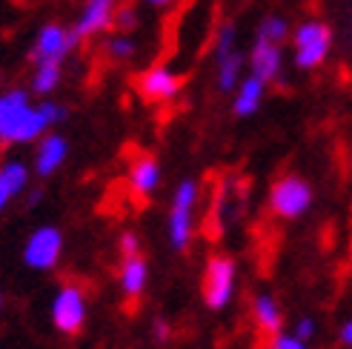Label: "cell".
<instances>
[{
    "label": "cell",
    "mask_w": 352,
    "mask_h": 349,
    "mask_svg": "<svg viewBox=\"0 0 352 349\" xmlns=\"http://www.w3.org/2000/svg\"><path fill=\"white\" fill-rule=\"evenodd\" d=\"M63 117L66 106L55 98H43L34 103L29 89H21V86L0 92V132H3L6 146L38 144Z\"/></svg>",
    "instance_id": "6da1fadb"
},
{
    "label": "cell",
    "mask_w": 352,
    "mask_h": 349,
    "mask_svg": "<svg viewBox=\"0 0 352 349\" xmlns=\"http://www.w3.org/2000/svg\"><path fill=\"white\" fill-rule=\"evenodd\" d=\"M201 201V183L195 178H184L172 189L169 212H166V240L175 252H186L195 240V215Z\"/></svg>",
    "instance_id": "7a4b0ae2"
},
{
    "label": "cell",
    "mask_w": 352,
    "mask_h": 349,
    "mask_svg": "<svg viewBox=\"0 0 352 349\" xmlns=\"http://www.w3.org/2000/svg\"><path fill=\"white\" fill-rule=\"evenodd\" d=\"M289 43H292V63L301 72H315L318 66L327 63L332 52V26L318 21V17H309V21L292 29Z\"/></svg>",
    "instance_id": "3957f363"
},
{
    "label": "cell",
    "mask_w": 352,
    "mask_h": 349,
    "mask_svg": "<svg viewBox=\"0 0 352 349\" xmlns=\"http://www.w3.org/2000/svg\"><path fill=\"white\" fill-rule=\"evenodd\" d=\"M204 304L212 312H223L238 292V260L232 255H212L204 267Z\"/></svg>",
    "instance_id": "277c9868"
},
{
    "label": "cell",
    "mask_w": 352,
    "mask_h": 349,
    "mask_svg": "<svg viewBox=\"0 0 352 349\" xmlns=\"http://www.w3.org/2000/svg\"><path fill=\"white\" fill-rule=\"evenodd\" d=\"M315 201L312 183L301 174H280L270 189V212L280 221H298L304 218Z\"/></svg>",
    "instance_id": "5b68a950"
},
{
    "label": "cell",
    "mask_w": 352,
    "mask_h": 349,
    "mask_svg": "<svg viewBox=\"0 0 352 349\" xmlns=\"http://www.w3.org/2000/svg\"><path fill=\"white\" fill-rule=\"evenodd\" d=\"M49 318L52 326L58 329L60 335H80L86 318H89V301H86V289L80 284H60L55 298L49 306Z\"/></svg>",
    "instance_id": "8992f818"
},
{
    "label": "cell",
    "mask_w": 352,
    "mask_h": 349,
    "mask_svg": "<svg viewBox=\"0 0 352 349\" xmlns=\"http://www.w3.org/2000/svg\"><path fill=\"white\" fill-rule=\"evenodd\" d=\"M63 258V232L55 223L38 226L23 243V264L34 272H52Z\"/></svg>",
    "instance_id": "52a82bcc"
},
{
    "label": "cell",
    "mask_w": 352,
    "mask_h": 349,
    "mask_svg": "<svg viewBox=\"0 0 352 349\" xmlns=\"http://www.w3.org/2000/svg\"><path fill=\"white\" fill-rule=\"evenodd\" d=\"M80 43L75 29H69L63 23H46L38 29L32 41V63H63L72 49Z\"/></svg>",
    "instance_id": "ba28073f"
},
{
    "label": "cell",
    "mask_w": 352,
    "mask_h": 349,
    "mask_svg": "<svg viewBox=\"0 0 352 349\" xmlns=\"http://www.w3.org/2000/svg\"><path fill=\"white\" fill-rule=\"evenodd\" d=\"M184 78L169 63H155L138 75V95L146 103H169L178 98Z\"/></svg>",
    "instance_id": "9c48e42d"
},
{
    "label": "cell",
    "mask_w": 352,
    "mask_h": 349,
    "mask_svg": "<svg viewBox=\"0 0 352 349\" xmlns=\"http://www.w3.org/2000/svg\"><path fill=\"white\" fill-rule=\"evenodd\" d=\"M115 12H118V0H86L72 29L80 41H92L109 26H115Z\"/></svg>",
    "instance_id": "30bf717a"
},
{
    "label": "cell",
    "mask_w": 352,
    "mask_h": 349,
    "mask_svg": "<svg viewBox=\"0 0 352 349\" xmlns=\"http://www.w3.org/2000/svg\"><path fill=\"white\" fill-rule=\"evenodd\" d=\"M69 158V141L60 132H46L38 144H34V158H32V172L38 178H52L55 172H60V166Z\"/></svg>",
    "instance_id": "8fae6325"
},
{
    "label": "cell",
    "mask_w": 352,
    "mask_h": 349,
    "mask_svg": "<svg viewBox=\"0 0 352 349\" xmlns=\"http://www.w3.org/2000/svg\"><path fill=\"white\" fill-rule=\"evenodd\" d=\"M246 63H250V72L258 75L261 80L280 83V78H284V46L255 38L252 52H250V58H246Z\"/></svg>",
    "instance_id": "7c38bea8"
},
{
    "label": "cell",
    "mask_w": 352,
    "mask_h": 349,
    "mask_svg": "<svg viewBox=\"0 0 352 349\" xmlns=\"http://www.w3.org/2000/svg\"><path fill=\"white\" fill-rule=\"evenodd\" d=\"M126 183L135 198H152L157 186H161V164H157L152 155H138L129 166Z\"/></svg>",
    "instance_id": "4fadbf2b"
},
{
    "label": "cell",
    "mask_w": 352,
    "mask_h": 349,
    "mask_svg": "<svg viewBox=\"0 0 352 349\" xmlns=\"http://www.w3.org/2000/svg\"><path fill=\"white\" fill-rule=\"evenodd\" d=\"M118 286L126 301H138L140 295L149 286V264L144 255H132L120 260V272H118Z\"/></svg>",
    "instance_id": "5bb4252c"
},
{
    "label": "cell",
    "mask_w": 352,
    "mask_h": 349,
    "mask_svg": "<svg viewBox=\"0 0 352 349\" xmlns=\"http://www.w3.org/2000/svg\"><path fill=\"white\" fill-rule=\"evenodd\" d=\"M267 80H261L258 75H243L241 83L235 86V100H232V115L235 117H252L258 115V109L263 106V98H267Z\"/></svg>",
    "instance_id": "9a60e30c"
},
{
    "label": "cell",
    "mask_w": 352,
    "mask_h": 349,
    "mask_svg": "<svg viewBox=\"0 0 352 349\" xmlns=\"http://www.w3.org/2000/svg\"><path fill=\"white\" fill-rule=\"evenodd\" d=\"M252 321L263 335H275L284 326V309L275 301V295L270 292H258L252 298Z\"/></svg>",
    "instance_id": "2e32d148"
},
{
    "label": "cell",
    "mask_w": 352,
    "mask_h": 349,
    "mask_svg": "<svg viewBox=\"0 0 352 349\" xmlns=\"http://www.w3.org/2000/svg\"><path fill=\"white\" fill-rule=\"evenodd\" d=\"M243 66H246V58L241 55V49H235L226 58L215 60V86H218V92H235V86L243 78Z\"/></svg>",
    "instance_id": "e0dca14e"
},
{
    "label": "cell",
    "mask_w": 352,
    "mask_h": 349,
    "mask_svg": "<svg viewBox=\"0 0 352 349\" xmlns=\"http://www.w3.org/2000/svg\"><path fill=\"white\" fill-rule=\"evenodd\" d=\"M60 80H63V63H34L29 89H32V95L49 98V95L58 92Z\"/></svg>",
    "instance_id": "ac0fdd59"
},
{
    "label": "cell",
    "mask_w": 352,
    "mask_h": 349,
    "mask_svg": "<svg viewBox=\"0 0 352 349\" xmlns=\"http://www.w3.org/2000/svg\"><path fill=\"white\" fill-rule=\"evenodd\" d=\"M32 174L34 172L29 169L26 161L12 158V161L0 164V183H3L14 198H21V195H26V192H29V178H32Z\"/></svg>",
    "instance_id": "d6986e66"
},
{
    "label": "cell",
    "mask_w": 352,
    "mask_h": 349,
    "mask_svg": "<svg viewBox=\"0 0 352 349\" xmlns=\"http://www.w3.org/2000/svg\"><path fill=\"white\" fill-rule=\"evenodd\" d=\"M289 21L284 14H267L263 21L258 23V32H255V38L258 41H270V43H278V46H284L289 41Z\"/></svg>",
    "instance_id": "ffe728a7"
},
{
    "label": "cell",
    "mask_w": 352,
    "mask_h": 349,
    "mask_svg": "<svg viewBox=\"0 0 352 349\" xmlns=\"http://www.w3.org/2000/svg\"><path fill=\"white\" fill-rule=\"evenodd\" d=\"M103 52H107V58L115 60V63H126L138 55V41L132 38V32H118L112 38L103 43Z\"/></svg>",
    "instance_id": "44dd1931"
},
{
    "label": "cell",
    "mask_w": 352,
    "mask_h": 349,
    "mask_svg": "<svg viewBox=\"0 0 352 349\" xmlns=\"http://www.w3.org/2000/svg\"><path fill=\"white\" fill-rule=\"evenodd\" d=\"M238 49V26L232 21H223L218 29H215V38H212V55L215 60L218 58H226L230 52Z\"/></svg>",
    "instance_id": "7402d4cb"
},
{
    "label": "cell",
    "mask_w": 352,
    "mask_h": 349,
    "mask_svg": "<svg viewBox=\"0 0 352 349\" xmlns=\"http://www.w3.org/2000/svg\"><path fill=\"white\" fill-rule=\"evenodd\" d=\"M138 26H140V12H138V6H132V3H118L115 29H118V32H135Z\"/></svg>",
    "instance_id": "603a6c76"
},
{
    "label": "cell",
    "mask_w": 352,
    "mask_h": 349,
    "mask_svg": "<svg viewBox=\"0 0 352 349\" xmlns=\"http://www.w3.org/2000/svg\"><path fill=\"white\" fill-rule=\"evenodd\" d=\"M267 349H309V344L304 338H298L295 333H284V329H280V333L270 335Z\"/></svg>",
    "instance_id": "cb8c5ba5"
},
{
    "label": "cell",
    "mask_w": 352,
    "mask_h": 349,
    "mask_svg": "<svg viewBox=\"0 0 352 349\" xmlns=\"http://www.w3.org/2000/svg\"><path fill=\"white\" fill-rule=\"evenodd\" d=\"M118 252L123 258H132V255H144V243H140V235L126 229V232H120L118 238Z\"/></svg>",
    "instance_id": "d4e9b609"
},
{
    "label": "cell",
    "mask_w": 352,
    "mask_h": 349,
    "mask_svg": "<svg viewBox=\"0 0 352 349\" xmlns=\"http://www.w3.org/2000/svg\"><path fill=\"white\" fill-rule=\"evenodd\" d=\"M292 333L298 335V338H304L307 344L315 338V333H318V326H315V321L307 315V318H298V324H295V329H292Z\"/></svg>",
    "instance_id": "484cf974"
},
{
    "label": "cell",
    "mask_w": 352,
    "mask_h": 349,
    "mask_svg": "<svg viewBox=\"0 0 352 349\" xmlns=\"http://www.w3.org/2000/svg\"><path fill=\"white\" fill-rule=\"evenodd\" d=\"M169 335H172L169 321H166V318H155V321H152V338H155V341H161V344H166Z\"/></svg>",
    "instance_id": "4316f807"
},
{
    "label": "cell",
    "mask_w": 352,
    "mask_h": 349,
    "mask_svg": "<svg viewBox=\"0 0 352 349\" xmlns=\"http://www.w3.org/2000/svg\"><path fill=\"white\" fill-rule=\"evenodd\" d=\"M338 344H341L344 349H352V318H346V321L341 324V329H338Z\"/></svg>",
    "instance_id": "83f0119b"
},
{
    "label": "cell",
    "mask_w": 352,
    "mask_h": 349,
    "mask_svg": "<svg viewBox=\"0 0 352 349\" xmlns=\"http://www.w3.org/2000/svg\"><path fill=\"white\" fill-rule=\"evenodd\" d=\"M144 6H149V9H157V12H166V9H172V6H178L181 0H140Z\"/></svg>",
    "instance_id": "f1b7e54d"
},
{
    "label": "cell",
    "mask_w": 352,
    "mask_h": 349,
    "mask_svg": "<svg viewBox=\"0 0 352 349\" xmlns=\"http://www.w3.org/2000/svg\"><path fill=\"white\" fill-rule=\"evenodd\" d=\"M14 201V195H12V192L3 186V183H0V215H3L6 212V209H9V203Z\"/></svg>",
    "instance_id": "f546056e"
},
{
    "label": "cell",
    "mask_w": 352,
    "mask_h": 349,
    "mask_svg": "<svg viewBox=\"0 0 352 349\" xmlns=\"http://www.w3.org/2000/svg\"><path fill=\"white\" fill-rule=\"evenodd\" d=\"M26 201H29V206H38V203L43 201V189H29Z\"/></svg>",
    "instance_id": "4dcf8cb0"
},
{
    "label": "cell",
    "mask_w": 352,
    "mask_h": 349,
    "mask_svg": "<svg viewBox=\"0 0 352 349\" xmlns=\"http://www.w3.org/2000/svg\"><path fill=\"white\" fill-rule=\"evenodd\" d=\"M3 304H6V298H3V292H0V312H3Z\"/></svg>",
    "instance_id": "1f68e13d"
},
{
    "label": "cell",
    "mask_w": 352,
    "mask_h": 349,
    "mask_svg": "<svg viewBox=\"0 0 352 349\" xmlns=\"http://www.w3.org/2000/svg\"><path fill=\"white\" fill-rule=\"evenodd\" d=\"M3 144H6V141H3V132H0V149H3Z\"/></svg>",
    "instance_id": "d6a6232c"
},
{
    "label": "cell",
    "mask_w": 352,
    "mask_h": 349,
    "mask_svg": "<svg viewBox=\"0 0 352 349\" xmlns=\"http://www.w3.org/2000/svg\"><path fill=\"white\" fill-rule=\"evenodd\" d=\"M0 92H3V78H0Z\"/></svg>",
    "instance_id": "836d02e7"
}]
</instances>
